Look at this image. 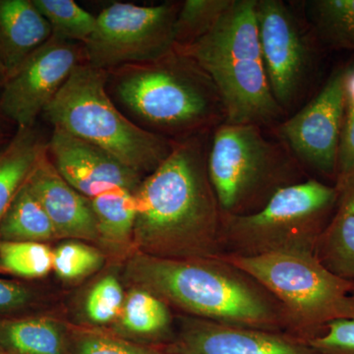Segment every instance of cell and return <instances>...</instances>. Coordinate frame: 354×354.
I'll use <instances>...</instances> for the list:
<instances>
[{
	"mask_svg": "<svg viewBox=\"0 0 354 354\" xmlns=\"http://www.w3.org/2000/svg\"><path fill=\"white\" fill-rule=\"evenodd\" d=\"M211 133L174 141L142 180L134 193L136 252L162 259L220 257L223 214L208 172Z\"/></svg>",
	"mask_w": 354,
	"mask_h": 354,
	"instance_id": "obj_1",
	"label": "cell"
},
{
	"mask_svg": "<svg viewBox=\"0 0 354 354\" xmlns=\"http://www.w3.org/2000/svg\"><path fill=\"white\" fill-rule=\"evenodd\" d=\"M125 274L180 315L297 335L283 304L241 268L223 258L162 259L135 252Z\"/></svg>",
	"mask_w": 354,
	"mask_h": 354,
	"instance_id": "obj_2",
	"label": "cell"
},
{
	"mask_svg": "<svg viewBox=\"0 0 354 354\" xmlns=\"http://www.w3.org/2000/svg\"><path fill=\"white\" fill-rule=\"evenodd\" d=\"M108 91L130 120L171 141L212 132L225 121L213 81L176 48L153 62L109 71Z\"/></svg>",
	"mask_w": 354,
	"mask_h": 354,
	"instance_id": "obj_3",
	"label": "cell"
},
{
	"mask_svg": "<svg viewBox=\"0 0 354 354\" xmlns=\"http://www.w3.org/2000/svg\"><path fill=\"white\" fill-rule=\"evenodd\" d=\"M255 6L256 0H234L206 35L185 48H176L196 62L213 81L225 109V123L274 129L285 113L268 82Z\"/></svg>",
	"mask_w": 354,
	"mask_h": 354,
	"instance_id": "obj_4",
	"label": "cell"
},
{
	"mask_svg": "<svg viewBox=\"0 0 354 354\" xmlns=\"http://www.w3.org/2000/svg\"><path fill=\"white\" fill-rule=\"evenodd\" d=\"M41 115L53 128L99 147L144 177L157 169L174 146L125 115L109 95L108 72L86 62L74 69Z\"/></svg>",
	"mask_w": 354,
	"mask_h": 354,
	"instance_id": "obj_5",
	"label": "cell"
},
{
	"mask_svg": "<svg viewBox=\"0 0 354 354\" xmlns=\"http://www.w3.org/2000/svg\"><path fill=\"white\" fill-rule=\"evenodd\" d=\"M208 172L223 216L252 215L279 191L309 179L279 139L266 136L264 128L225 122L211 133Z\"/></svg>",
	"mask_w": 354,
	"mask_h": 354,
	"instance_id": "obj_6",
	"label": "cell"
},
{
	"mask_svg": "<svg viewBox=\"0 0 354 354\" xmlns=\"http://www.w3.org/2000/svg\"><path fill=\"white\" fill-rule=\"evenodd\" d=\"M337 198L335 185L309 178L279 191L265 208L252 215H223L220 257L315 253Z\"/></svg>",
	"mask_w": 354,
	"mask_h": 354,
	"instance_id": "obj_7",
	"label": "cell"
},
{
	"mask_svg": "<svg viewBox=\"0 0 354 354\" xmlns=\"http://www.w3.org/2000/svg\"><path fill=\"white\" fill-rule=\"evenodd\" d=\"M221 258L253 277L285 306L300 339L334 321L354 318V281L330 272L315 253Z\"/></svg>",
	"mask_w": 354,
	"mask_h": 354,
	"instance_id": "obj_8",
	"label": "cell"
},
{
	"mask_svg": "<svg viewBox=\"0 0 354 354\" xmlns=\"http://www.w3.org/2000/svg\"><path fill=\"white\" fill-rule=\"evenodd\" d=\"M181 2L141 6L115 2L97 16L92 36L83 44L86 64L109 72L144 64L176 48L174 26Z\"/></svg>",
	"mask_w": 354,
	"mask_h": 354,
	"instance_id": "obj_9",
	"label": "cell"
},
{
	"mask_svg": "<svg viewBox=\"0 0 354 354\" xmlns=\"http://www.w3.org/2000/svg\"><path fill=\"white\" fill-rule=\"evenodd\" d=\"M256 21L268 82L279 108L290 111L313 71L311 37L281 0H256Z\"/></svg>",
	"mask_w": 354,
	"mask_h": 354,
	"instance_id": "obj_10",
	"label": "cell"
},
{
	"mask_svg": "<svg viewBox=\"0 0 354 354\" xmlns=\"http://www.w3.org/2000/svg\"><path fill=\"white\" fill-rule=\"evenodd\" d=\"M344 72L346 68L335 70L316 97L274 128L277 138L305 171L335 181L344 115Z\"/></svg>",
	"mask_w": 354,
	"mask_h": 354,
	"instance_id": "obj_11",
	"label": "cell"
},
{
	"mask_svg": "<svg viewBox=\"0 0 354 354\" xmlns=\"http://www.w3.org/2000/svg\"><path fill=\"white\" fill-rule=\"evenodd\" d=\"M85 62L83 44L50 38L6 79L0 111L17 128L36 127L74 69Z\"/></svg>",
	"mask_w": 354,
	"mask_h": 354,
	"instance_id": "obj_12",
	"label": "cell"
},
{
	"mask_svg": "<svg viewBox=\"0 0 354 354\" xmlns=\"http://www.w3.org/2000/svg\"><path fill=\"white\" fill-rule=\"evenodd\" d=\"M178 354H321L288 333L225 325L180 315L176 318Z\"/></svg>",
	"mask_w": 354,
	"mask_h": 354,
	"instance_id": "obj_13",
	"label": "cell"
},
{
	"mask_svg": "<svg viewBox=\"0 0 354 354\" xmlns=\"http://www.w3.org/2000/svg\"><path fill=\"white\" fill-rule=\"evenodd\" d=\"M46 151L60 176L88 199L114 189L135 193L145 178L106 151L58 128H53Z\"/></svg>",
	"mask_w": 354,
	"mask_h": 354,
	"instance_id": "obj_14",
	"label": "cell"
},
{
	"mask_svg": "<svg viewBox=\"0 0 354 354\" xmlns=\"http://www.w3.org/2000/svg\"><path fill=\"white\" fill-rule=\"evenodd\" d=\"M27 184L43 205L57 237L101 241L90 199L60 176L51 162L48 151L39 158Z\"/></svg>",
	"mask_w": 354,
	"mask_h": 354,
	"instance_id": "obj_15",
	"label": "cell"
},
{
	"mask_svg": "<svg viewBox=\"0 0 354 354\" xmlns=\"http://www.w3.org/2000/svg\"><path fill=\"white\" fill-rule=\"evenodd\" d=\"M50 38V26L32 0H0V62L7 78Z\"/></svg>",
	"mask_w": 354,
	"mask_h": 354,
	"instance_id": "obj_16",
	"label": "cell"
},
{
	"mask_svg": "<svg viewBox=\"0 0 354 354\" xmlns=\"http://www.w3.org/2000/svg\"><path fill=\"white\" fill-rule=\"evenodd\" d=\"M315 255L337 276L354 281V176L339 190L334 213L319 237Z\"/></svg>",
	"mask_w": 354,
	"mask_h": 354,
	"instance_id": "obj_17",
	"label": "cell"
},
{
	"mask_svg": "<svg viewBox=\"0 0 354 354\" xmlns=\"http://www.w3.org/2000/svg\"><path fill=\"white\" fill-rule=\"evenodd\" d=\"M48 140L36 127L17 128L12 138L0 148V223L17 193L27 183Z\"/></svg>",
	"mask_w": 354,
	"mask_h": 354,
	"instance_id": "obj_18",
	"label": "cell"
},
{
	"mask_svg": "<svg viewBox=\"0 0 354 354\" xmlns=\"http://www.w3.org/2000/svg\"><path fill=\"white\" fill-rule=\"evenodd\" d=\"M0 348L6 354H72L64 326L48 317H0Z\"/></svg>",
	"mask_w": 354,
	"mask_h": 354,
	"instance_id": "obj_19",
	"label": "cell"
},
{
	"mask_svg": "<svg viewBox=\"0 0 354 354\" xmlns=\"http://www.w3.org/2000/svg\"><path fill=\"white\" fill-rule=\"evenodd\" d=\"M118 328L124 334L149 342L174 341L176 337V318L171 307L138 286H134L125 297Z\"/></svg>",
	"mask_w": 354,
	"mask_h": 354,
	"instance_id": "obj_20",
	"label": "cell"
},
{
	"mask_svg": "<svg viewBox=\"0 0 354 354\" xmlns=\"http://www.w3.org/2000/svg\"><path fill=\"white\" fill-rule=\"evenodd\" d=\"M57 239L55 227L27 183L0 223V241L41 242Z\"/></svg>",
	"mask_w": 354,
	"mask_h": 354,
	"instance_id": "obj_21",
	"label": "cell"
},
{
	"mask_svg": "<svg viewBox=\"0 0 354 354\" xmlns=\"http://www.w3.org/2000/svg\"><path fill=\"white\" fill-rule=\"evenodd\" d=\"M304 13L314 35L334 48L354 50V0H311Z\"/></svg>",
	"mask_w": 354,
	"mask_h": 354,
	"instance_id": "obj_22",
	"label": "cell"
},
{
	"mask_svg": "<svg viewBox=\"0 0 354 354\" xmlns=\"http://www.w3.org/2000/svg\"><path fill=\"white\" fill-rule=\"evenodd\" d=\"M101 241L123 246L132 242L136 218L134 193L114 189L90 199Z\"/></svg>",
	"mask_w": 354,
	"mask_h": 354,
	"instance_id": "obj_23",
	"label": "cell"
},
{
	"mask_svg": "<svg viewBox=\"0 0 354 354\" xmlns=\"http://www.w3.org/2000/svg\"><path fill=\"white\" fill-rule=\"evenodd\" d=\"M51 29V38L84 44L92 36L97 16L73 0H32Z\"/></svg>",
	"mask_w": 354,
	"mask_h": 354,
	"instance_id": "obj_24",
	"label": "cell"
},
{
	"mask_svg": "<svg viewBox=\"0 0 354 354\" xmlns=\"http://www.w3.org/2000/svg\"><path fill=\"white\" fill-rule=\"evenodd\" d=\"M234 0H185L181 2L174 26L176 48L189 46L212 29Z\"/></svg>",
	"mask_w": 354,
	"mask_h": 354,
	"instance_id": "obj_25",
	"label": "cell"
},
{
	"mask_svg": "<svg viewBox=\"0 0 354 354\" xmlns=\"http://www.w3.org/2000/svg\"><path fill=\"white\" fill-rule=\"evenodd\" d=\"M53 267V251L41 242L0 241V272L24 279L46 276Z\"/></svg>",
	"mask_w": 354,
	"mask_h": 354,
	"instance_id": "obj_26",
	"label": "cell"
},
{
	"mask_svg": "<svg viewBox=\"0 0 354 354\" xmlns=\"http://www.w3.org/2000/svg\"><path fill=\"white\" fill-rule=\"evenodd\" d=\"M102 264V254L83 242H64L53 251V269L65 281L85 278L97 271Z\"/></svg>",
	"mask_w": 354,
	"mask_h": 354,
	"instance_id": "obj_27",
	"label": "cell"
},
{
	"mask_svg": "<svg viewBox=\"0 0 354 354\" xmlns=\"http://www.w3.org/2000/svg\"><path fill=\"white\" fill-rule=\"evenodd\" d=\"M354 176V64L344 72V104L337 176L335 186L341 190Z\"/></svg>",
	"mask_w": 354,
	"mask_h": 354,
	"instance_id": "obj_28",
	"label": "cell"
},
{
	"mask_svg": "<svg viewBox=\"0 0 354 354\" xmlns=\"http://www.w3.org/2000/svg\"><path fill=\"white\" fill-rule=\"evenodd\" d=\"M125 301V295L120 281L106 276L88 291L85 302V313L95 325H106L120 317Z\"/></svg>",
	"mask_w": 354,
	"mask_h": 354,
	"instance_id": "obj_29",
	"label": "cell"
},
{
	"mask_svg": "<svg viewBox=\"0 0 354 354\" xmlns=\"http://www.w3.org/2000/svg\"><path fill=\"white\" fill-rule=\"evenodd\" d=\"M70 344L72 354H165L152 346L102 333H78Z\"/></svg>",
	"mask_w": 354,
	"mask_h": 354,
	"instance_id": "obj_30",
	"label": "cell"
},
{
	"mask_svg": "<svg viewBox=\"0 0 354 354\" xmlns=\"http://www.w3.org/2000/svg\"><path fill=\"white\" fill-rule=\"evenodd\" d=\"M301 339L321 354H354V318L327 324Z\"/></svg>",
	"mask_w": 354,
	"mask_h": 354,
	"instance_id": "obj_31",
	"label": "cell"
},
{
	"mask_svg": "<svg viewBox=\"0 0 354 354\" xmlns=\"http://www.w3.org/2000/svg\"><path fill=\"white\" fill-rule=\"evenodd\" d=\"M34 300L27 286L0 279V313L24 308Z\"/></svg>",
	"mask_w": 354,
	"mask_h": 354,
	"instance_id": "obj_32",
	"label": "cell"
},
{
	"mask_svg": "<svg viewBox=\"0 0 354 354\" xmlns=\"http://www.w3.org/2000/svg\"><path fill=\"white\" fill-rule=\"evenodd\" d=\"M17 127L0 111V148L12 138Z\"/></svg>",
	"mask_w": 354,
	"mask_h": 354,
	"instance_id": "obj_33",
	"label": "cell"
},
{
	"mask_svg": "<svg viewBox=\"0 0 354 354\" xmlns=\"http://www.w3.org/2000/svg\"><path fill=\"white\" fill-rule=\"evenodd\" d=\"M7 79L6 69H4L3 65L0 62V92H1L2 88H3L4 84Z\"/></svg>",
	"mask_w": 354,
	"mask_h": 354,
	"instance_id": "obj_34",
	"label": "cell"
},
{
	"mask_svg": "<svg viewBox=\"0 0 354 354\" xmlns=\"http://www.w3.org/2000/svg\"><path fill=\"white\" fill-rule=\"evenodd\" d=\"M0 354H6L3 351H2L1 348H0Z\"/></svg>",
	"mask_w": 354,
	"mask_h": 354,
	"instance_id": "obj_35",
	"label": "cell"
}]
</instances>
